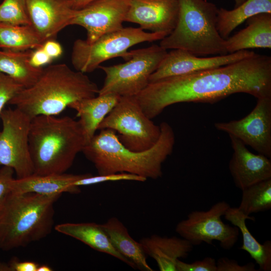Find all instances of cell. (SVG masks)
I'll return each instance as SVG.
<instances>
[{
  "instance_id": "ffe728a7",
  "label": "cell",
  "mask_w": 271,
  "mask_h": 271,
  "mask_svg": "<svg viewBox=\"0 0 271 271\" xmlns=\"http://www.w3.org/2000/svg\"><path fill=\"white\" fill-rule=\"evenodd\" d=\"M247 26L225 39L228 53L250 48H271V13H264L247 19Z\"/></svg>"
},
{
  "instance_id": "277c9868",
  "label": "cell",
  "mask_w": 271,
  "mask_h": 271,
  "mask_svg": "<svg viewBox=\"0 0 271 271\" xmlns=\"http://www.w3.org/2000/svg\"><path fill=\"white\" fill-rule=\"evenodd\" d=\"M85 145L79 120L68 116L46 115L31 119L29 146L34 174L65 173Z\"/></svg>"
},
{
  "instance_id": "7a4b0ae2",
  "label": "cell",
  "mask_w": 271,
  "mask_h": 271,
  "mask_svg": "<svg viewBox=\"0 0 271 271\" xmlns=\"http://www.w3.org/2000/svg\"><path fill=\"white\" fill-rule=\"evenodd\" d=\"M156 144L142 152L125 148L116 133L110 129H101L83 149L82 152L95 166L98 175L127 173L152 179L163 175L162 164L173 152L175 136L173 128L164 121Z\"/></svg>"
},
{
  "instance_id": "5b68a950",
  "label": "cell",
  "mask_w": 271,
  "mask_h": 271,
  "mask_svg": "<svg viewBox=\"0 0 271 271\" xmlns=\"http://www.w3.org/2000/svg\"><path fill=\"white\" fill-rule=\"evenodd\" d=\"M61 194L11 191L0 205V249L26 246L49 234L54 224V204Z\"/></svg>"
},
{
  "instance_id": "603a6c76",
  "label": "cell",
  "mask_w": 271,
  "mask_h": 271,
  "mask_svg": "<svg viewBox=\"0 0 271 271\" xmlns=\"http://www.w3.org/2000/svg\"><path fill=\"white\" fill-rule=\"evenodd\" d=\"M58 232L73 237L100 252L109 254L132 267L113 247L100 224L95 223H65L55 226Z\"/></svg>"
},
{
  "instance_id": "4316f807",
  "label": "cell",
  "mask_w": 271,
  "mask_h": 271,
  "mask_svg": "<svg viewBox=\"0 0 271 271\" xmlns=\"http://www.w3.org/2000/svg\"><path fill=\"white\" fill-rule=\"evenodd\" d=\"M44 41L31 25L0 23V49L25 51L42 46Z\"/></svg>"
},
{
  "instance_id": "7c38bea8",
  "label": "cell",
  "mask_w": 271,
  "mask_h": 271,
  "mask_svg": "<svg viewBox=\"0 0 271 271\" xmlns=\"http://www.w3.org/2000/svg\"><path fill=\"white\" fill-rule=\"evenodd\" d=\"M214 126L270 159L271 97L257 98L254 108L243 118L216 122Z\"/></svg>"
},
{
  "instance_id": "4dcf8cb0",
  "label": "cell",
  "mask_w": 271,
  "mask_h": 271,
  "mask_svg": "<svg viewBox=\"0 0 271 271\" xmlns=\"http://www.w3.org/2000/svg\"><path fill=\"white\" fill-rule=\"evenodd\" d=\"M24 87L9 76L0 72V114L5 105Z\"/></svg>"
},
{
  "instance_id": "d6a6232c",
  "label": "cell",
  "mask_w": 271,
  "mask_h": 271,
  "mask_svg": "<svg viewBox=\"0 0 271 271\" xmlns=\"http://www.w3.org/2000/svg\"><path fill=\"white\" fill-rule=\"evenodd\" d=\"M217 271H256L252 262L240 265L238 261L226 257L219 258L216 261Z\"/></svg>"
},
{
  "instance_id": "cb8c5ba5",
  "label": "cell",
  "mask_w": 271,
  "mask_h": 271,
  "mask_svg": "<svg viewBox=\"0 0 271 271\" xmlns=\"http://www.w3.org/2000/svg\"><path fill=\"white\" fill-rule=\"evenodd\" d=\"M226 220L237 227L242 236L240 249L246 251L259 266V270H271V241L266 240L261 244L251 234L246 224V220L254 221V218L247 216L237 207H230L223 216Z\"/></svg>"
},
{
  "instance_id": "484cf974",
  "label": "cell",
  "mask_w": 271,
  "mask_h": 271,
  "mask_svg": "<svg viewBox=\"0 0 271 271\" xmlns=\"http://www.w3.org/2000/svg\"><path fill=\"white\" fill-rule=\"evenodd\" d=\"M271 13V0H246L232 10L218 9L216 27L226 39L232 32L249 18L260 13Z\"/></svg>"
},
{
  "instance_id": "ab89813d",
  "label": "cell",
  "mask_w": 271,
  "mask_h": 271,
  "mask_svg": "<svg viewBox=\"0 0 271 271\" xmlns=\"http://www.w3.org/2000/svg\"><path fill=\"white\" fill-rule=\"evenodd\" d=\"M246 0H234L235 2V6L234 8H236L239 6H240L242 3L244 2Z\"/></svg>"
},
{
  "instance_id": "83f0119b",
  "label": "cell",
  "mask_w": 271,
  "mask_h": 271,
  "mask_svg": "<svg viewBox=\"0 0 271 271\" xmlns=\"http://www.w3.org/2000/svg\"><path fill=\"white\" fill-rule=\"evenodd\" d=\"M238 209L244 214L265 211L271 208V178L252 185L241 190Z\"/></svg>"
},
{
  "instance_id": "30bf717a",
  "label": "cell",
  "mask_w": 271,
  "mask_h": 271,
  "mask_svg": "<svg viewBox=\"0 0 271 271\" xmlns=\"http://www.w3.org/2000/svg\"><path fill=\"white\" fill-rule=\"evenodd\" d=\"M0 118V166L12 168L17 179L33 174L29 146L31 118L16 107L4 109Z\"/></svg>"
},
{
  "instance_id": "f1b7e54d",
  "label": "cell",
  "mask_w": 271,
  "mask_h": 271,
  "mask_svg": "<svg viewBox=\"0 0 271 271\" xmlns=\"http://www.w3.org/2000/svg\"><path fill=\"white\" fill-rule=\"evenodd\" d=\"M0 23L31 25L26 0H4L0 4Z\"/></svg>"
},
{
  "instance_id": "5bb4252c",
  "label": "cell",
  "mask_w": 271,
  "mask_h": 271,
  "mask_svg": "<svg viewBox=\"0 0 271 271\" xmlns=\"http://www.w3.org/2000/svg\"><path fill=\"white\" fill-rule=\"evenodd\" d=\"M248 50L209 57H200L182 49L167 52L149 78V83L167 77L217 68L242 60L253 54Z\"/></svg>"
},
{
  "instance_id": "4fadbf2b",
  "label": "cell",
  "mask_w": 271,
  "mask_h": 271,
  "mask_svg": "<svg viewBox=\"0 0 271 271\" xmlns=\"http://www.w3.org/2000/svg\"><path fill=\"white\" fill-rule=\"evenodd\" d=\"M130 0H96L76 10L70 25H78L86 31L87 43L123 28Z\"/></svg>"
},
{
  "instance_id": "f35d334b",
  "label": "cell",
  "mask_w": 271,
  "mask_h": 271,
  "mask_svg": "<svg viewBox=\"0 0 271 271\" xmlns=\"http://www.w3.org/2000/svg\"><path fill=\"white\" fill-rule=\"evenodd\" d=\"M52 268L46 264L39 265L37 271H51Z\"/></svg>"
},
{
  "instance_id": "d4e9b609",
  "label": "cell",
  "mask_w": 271,
  "mask_h": 271,
  "mask_svg": "<svg viewBox=\"0 0 271 271\" xmlns=\"http://www.w3.org/2000/svg\"><path fill=\"white\" fill-rule=\"evenodd\" d=\"M32 50L14 51L0 49V72L5 74L24 88L32 86L38 79L43 68L30 63Z\"/></svg>"
},
{
  "instance_id": "8fae6325",
  "label": "cell",
  "mask_w": 271,
  "mask_h": 271,
  "mask_svg": "<svg viewBox=\"0 0 271 271\" xmlns=\"http://www.w3.org/2000/svg\"><path fill=\"white\" fill-rule=\"evenodd\" d=\"M230 207L228 203L221 201L207 211H192L177 224L176 231L193 246L203 242L212 244L213 241H218L223 249H230L238 240L239 230L221 219Z\"/></svg>"
},
{
  "instance_id": "ac0fdd59",
  "label": "cell",
  "mask_w": 271,
  "mask_h": 271,
  "mask_svg": "<svg viewBox=\"0 0 271 271\" xmlns=\"http://www.w3.org/2000/svg\"><path fill=\"white\" fill-rule=\"evenodd\" d=\"M145 253L156 261L161 271H176V263L186 258L193 245L187 240L176 236L153 235L140 241Z\"/></svg>"
},
{
  "instance_id": "f546056e",
  "label": "cell",
  "mask_w": 271,
  "mask_h": 271,
  "mask_svg": "<svg viewBox=\"0 0 271 271\" xmlns=\"http://www.w3.org/2000/svg\"><path fill=\"white\" fill-rule=\"evenodd\" d=\"M147 179L143 177L127 173H117L106 175H98L93 176L89 174L88 176L79 179L74 183L77 187L87 186L107 181H133L145 182Z\"/></svg>"
},
{
  "instance_id": "8992f818",
  "label": "cell",
  "mask_w": 271,
  "mask_h": 271,
  "mask_svg": "<svg viewBox=\"0 0 271 271\" xmlns=\"http://www.w3.org/2000/svg\"><path fill=\"white\" fill-rule=\"evenodd\" d=\"M178 1L177 25L159 45L167 50L182 49L198 56L228 54L225 39L217 29L216 6L206 0Z\"/></svg>"
},
{
  "instance_id": "1f68e13d",
  "label": "cell",
  "mask_w": 271,
  "mask_h": 271,
  "mask_svg": "<svg viewBox=\"0 0 271 271\" xmlns=\"http://www.w3.org/2000/svg\"><path fill=\"white\" fill-rule=\"evenodd\" d=\"M176 268V271H217L216 261L209 256L192 263H186L178 259Z\"/></svg>"
},
{
  "instance_id": "8d00e7d4",
  "label": "cell",
  "mask_w": 271,
  "mask_h": 271,
  "mask_svg": "<svg viewBox=\"0 0 271 271\" xmlns=\"http://www.w3.org/2000/svg\"><path fill=\"white\" fill-rule=\"evenodd\" d=\"M42 48L53 60L59 58L63 53L62 46L55 39L46 40Z\"/></svg>"
},
{
  "instance_id": "e0dca14e",
  "label": "cell",
  "mask_w": 271,
  "mask_h": 271,
  "mask_svg": "<svg viewBox=\"0 0 271 271\" xmlns=\"http://www.w3.org/2000/svg\"><path fill=\"white\" fill-rule=\"evenodd\" d=\"M233 153L229 170L235 185L241 190L271 178L270 158L250 152L240 140L229 136Z\"/></svg>"
},
{
  "instance_id": "7402d4cb",
  "label": "cell",
  "mask_w": 271,
  "mask_h": 271,
  "mask_svg": "<svg viewBox=\"0 0 271 271\" xmlns=\"http://www.w3.org/2000/svg\"><path fill=\"white\" fill-rule=\"evenodd\" d=\"M100 225L113 247L129 261L132 267L145 271L153 270L147 261L141 244L132 238L120 220L111 217Z\"/></svg>"
},
{
  "instance_id": "836d02e7",
  "label": "cell",
  "mask_w": 271,
  "mask_h": 271,
  "mask_svg": "<svg viewBox=\"0 0 271 271\" xmlns=\"http://www.w3.org/2000/svg\"><path fill=\"white\" fill-rule=\"evenodd\" d=\"M14 172L9 167L3 166L0 168V205L11 191Z\"/></svg>"
},
{
  "instance_id": "2e32d148",
  "label": "cell",
  "mask_w": 271,
  "mask_h": 271,
  "mask_svg": "<svg viewBox=\"0 0 271 271\" xmlns=\"http://www.w3.org/2000/svg\"><path fill=\"white\" fill-rule=\"evenodd\" d=\"M31 25L44 42L70 25L76 10L70 0H26Z\"/></svg>"
},
{
  "instance_id": "ba28073f",
  "label": "cell",
  "mask_w": 271,
  "mask_h": 271,
  "mask_svg": "<svg viewBox=\"0 0 271 271\" xmlns=\"http://www.w3.org/2000/svg\"><path fill=\"white\" fill-rule=\"evenodd\" d=\"M160 45L130 51L129 59L122 64L99 66L105 74L98 94L134 96L149 83V78L167 53Z\"/></svg>"
},
{
  "instance_id": "74e56055",
  "label": "cell",
  "mask_w": 271,
  "mask_h": 271,
  "mask_svg": "<svg viewBox=\"0 0 271 271\" xmlns=\"http://www.w3.org/2000/svg\"><path fill=\"white\" fill-rule=\"evenodd\" d=\"M96 0H70L72 7L75 10H79L89 4Z\"/></svg>"
},
{
  "instance_id": "6da1fadb",
  "label": "cell",
  "mask_w": 271,
  "mask_h": 271,
  "mask_svg": "<svg viewBox=\"0 0 271 271\" xmlns=\"http://www.w3.org/2000/svg\"><path fill=\"white\" fill-rule=\"evenodd\" d=\"M237 93L271 97L270 56L254 53L217 68L161 79L149 83L135 96L152 119L175 103H213Z\"/></svg>"
},
{
  "instance_id": "52a82bcc",
  "label": "cell",
  "mask_w": 271,
  "mask_h": 271,
  "mask_svg": "<svg viewBox=\"0 0 271 271\" xmlns=\"http://www.w3.org/2000/svg\"><path fill=\"white\" fill-rule=\"evenodd\" d=\"M166 36L163 33L146 32L140 27H123L105 34L91 43L77 39L73 45L71 63L76 71L90 73L107 60L118 57L128 60L130 53L127 50L136 44L161 40Z\"/></svg>"
},
{
  "instance_id": "3957f363",
  "label": "cell",
  "mask_w": 271,
  "mask_h": 271,
  "mask_svg": "<svg viewBox=\"0 0 271 271\" xmlns=\"http://www.w3.org/2000/svg\"><path fill=\"white\" fill-rule=\"evenodd\" d=\"M99 90L85 73L65 64H54L43 68L37 81L22 89L9 104L31 119L40 115L56 116L74 102L96 96Z\"/></svg>"
},
{
  "instance_id": "9c48e42d",
  "label": "cell",
  "mask_w": 271,
  "mask_h": 271,
  "mask_svg": "<svg viewBox=\"0 0 271 271\" xmlns=\"http://www.w3.org/2000/svg\"><path fill=\"white\" fill-rule=\"evenodd\" d=\"M110 129L127 149L142 152L153 147L158 141L161 127L144 113L137 98L121 96L98 127Z\"/></svg>"
},
{
  "instance_id": "d6986e66",
  "label": "cell",
  "mask_w": 271,
  "mask_h": 271,
  "mask_svg": "<svg viewBox=\"0 0 271 271\" xmlns=\"http://www.w3.org/2000/svg\"><path fill=\"white\" fill-rule=\"evenodd\" d=\"M89 174L74 175L54 174L49 175L32 174L28 177L15 179L12 183V191L20 193H35L41 195H51L64 192L79 193V187L74 183Z\"/></svg>"
},
{
  "instance_id": "d590c367",
  "label": "cell",
  "mask_w": 271,
  "mask_h": 271,
  "mask_svg": "<svg viewBox=\"0 0 271 271\" xmlns=\"http://www.w3.org/2000/svg\"><path fill=\"white\" fill-rule=\"evenodd\" d=\"M30 63L34 67L43 68V66L51 63L53 59L46 53L42 47L31 50Z\"/></svg>"
},
{
  "instance_id": "e575fe53",
  "label": "cell",
  "mask_w": 271,
  "mask_h": 271,
  "mask_svg": "<svg viewBox=\"0 0 271 271\" xmlns=\"http://www.w3.org/2000/svg\"><path fill=\"white\" fill-rule=\"evenodd\" d=\"M39 264L33 261H20L14 258L8 264L0 263L1 271H37Z\"/></svg>"
},
{
  "instance_id": "44dd1931",
  "label": "cell",
  "mask_w": 271,
  "mask_h": 271,
  "mask_svg": "<svg viewBox=\"0 0 271 271\" xmlns=\"http://www.w3.org/2000/svg\"><path fill=\"white\" fill-rule=\"evenodd\" d=\"M120 96L113 94H98L89 98L77 101L68 107L76 111L83 128L86 145L98 130L99 124L118 101Z\"/></svg>"
},
{
  "instance_id": "9a60e30c",
  "label": "cell",
  "mask_w": 271,
  "mask_h": 271,
  "mask_svg": "<svg viewBox=\"0 0 271 271\" xmlns=\"http://www.w3.org/2000/svg\"><path fill=\"white\" fill-rule=\"evenodd\" d=\"M178 16V0H130L124 22L167 36L175 29Z\"/></svg>"
}]
</instances>
